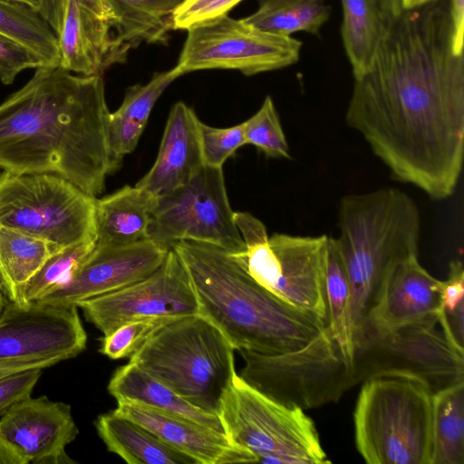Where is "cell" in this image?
Wrapping results in <instances>:
<instances>
[{
  "label": "cell",
  "instance_id": "obj_32",
  "mask_svg": "<svg viewBox=\"0 0 464 464\" xmlns=\"http://www.w3.org/2000/svg\"><path fill=\"white\" fill-rule=\"evenodd\" d=\"M328 326L343 355L353 363V343L350 329L351 290L335 238L329 237L325 269Z\"/></svg>",
  "mask_w": 464,
  "mask_h": 464
},
{
  "label": "cell",
  "instance_id": "obj_27",
  "mask_svg": "<svg viewBox=\"0 0 464 464\" xmlns=\"http://www.w3.org/2000/svg\"><path fill=\"white\" fill-rule=\"evenodd\" d=\"M57 250L46 240L0 226V288L7 302L20 304L24 285Z\"/></svg>",
  "mask_w": 464,
  "mask_h": 464
},
{
  "label": "cell",
  "instance_id": "obj_15",
  "mask_svg": "<svg viewBox=\"0 0 464 464\" xmlns=\"http://www.w3.org/2000/svg\"><path fill=\"white\" fill-rule=\"evenodd\" d=\"M86 343L78 306L7 302L0 314V361L62 362L80 354Z\"/></svg>",
  "mask_w": 464,
  "mask_h": 464
},
{
  "label": "cell",
  "instance_id": "obj_7",
  "mask_svg": "<svg viewBox=\"0 0 464 464\" xmlns=\"http://www.w3.org/2000/svg\"><path fill=\"white\" fill-rule=\"evenodd\" d=\"M217 415L224 434L265 464L330 463L313 420L260 392L236 372Z\"/></svg>",
  "mask_w": 464,
  "mask_h": 464
},
{
  "label": "cell",
  "instance_id": "obj_9",
  "mask_svg": "<svg viewBox=\"0 0 464 464\" xmlns=\"http://www.w3.org/2000/svg\"><path fill=\"white\" fill-rule=\"evenodd\" d=\"M239 376L272 400L309 410L338 401L356 385L353 366L325 326L302 348L278 353L238 351Z\"/></svg>",
  "mask_w": 464,
  "mask_h": 464
},
{
  "label": "cell",
  "instance_id": "obj_43",
  "mask_svg": "<svg viewBox=\"0 0 464 464\" xmlns=\"http://www.w3.org/2000/svg\"><path fill=\"white\" fill-rule=\"evenodd\" d=\"M60 362L58 359L0 361V379L29 369H45Z\"/></svg>",
  "mask_w": 464,
  "mask_h": 464
},
{
  "label": "cell",
  "instance_id": "obj_26",
  "mask_svg": "<svg viewBox=\"0 0 464 464\" xmlns=\"http://www.w3.org/2000/svg\"><path fill=\"white\" fill-rule=\"evenodd\" d=\"M184 0H106L118 39L130 48L141 43L166 44L173 13Z\"/></svg>",
  "mask_w": 464,
  "mask_h": 464
},
{
  "label": "cell",
  "instance_id": "obj_1",
  "mask_svg": "<svg viewBox=\"0 0 464 464\" xmlns=\"http://www.w3.org/2000/svg\"><path fill=\"white\" fill-rule=\"evenodd\" d=\"M345 121L392 179L450 198L464 159V55L453 50L450 0L385 19L369 69L355 77Z\"/></svg>",
  "mask_w": 464,
  "mask_h": 464
},
{
  "label": "cell",
  "instance_id": "obj_42",
  "mask_svg": "<svg viewBox=\"0 0 464 464\" xmlns=\"http://www.w3.org/2000/svg\"><path fill=\"white\" fill-rule=\"evenodd\" d=\"M453 25V50L461 54L464 51V0H450Z\"/></svg>",
  "mask_w": 464,
  "mask_h": 464
},
{
  "label": "cell",
  "instance_id": "obj_11",
  "mask_svg": "<svg viewBox=\"0 0 464 464\" xmlns=\"http://www.w3.org/2000/svg\"><path fill=\"white\" fill-rule=\"evenodd\" d=\"M356 383L380 374L422 382L432 394L464 382L463 350L443 333L438 318L391 330H364L353 342Z\"/></svg>",
  "mask_w": 464,
  "mask_h": 464
},
{
  "label": "cell",
  "instance_id": "obj_10",
  "mask_svg": "<svg viewBox=\"0 0 464 464\" xmlns=\"http://www.w3.org/2000/svg\"><path fill=\"white\" fill-rule=\"evenodd\" d=\"M96 198L44 173L0 171V226L63 248L96 241Z\"/></svg>",
  "mask_w": 464,
  "mask_h": 464
},
{
  "label": "cell",
  "instance_id": "obj_31",
  "mask_svg": "<svg viewBox=\"0 0 464 464\" xmlns=\"http://www.w3.org/2000/svg\"><path fill=\"white\" fill-rule=\"evenodd\" d=\"M0 33L39 55L47 67L59 66L57 34L29 6L9 0H0Z\"/></svg>",
  "mask_w": 464,
  "mask_h": 464
},
{
  "label": "cell",
  "instance_id": "obj_40",
  "mask_svg": "<svg viewBox=\"0 0 464 464\" xmlns=\"http://www.w3.org/2000/svg\"><path fill=\"white\" fill-rule=\"evenodd\" d=\"M464 303V269L460 260L450 263L447 280L442 281L441 307L445 313L454 311Z\"/></svg>",
  "mask_w": 464,
  "mask_h": 464
},
{
  "label": "cell",
  "instance_id": "obj_37",
  "mask_svg": "<svg viewBox=\"0 0 464 464\" xmlns=\"http://www.w3.org/2000/svg\"><path fill=\"white\" fill-rule=\"evenodd\" d=\"M242 0H184L173 13V30H188L228 14Z\"/></svg>",
  "mask_w": 464,
  "mask_h": 464
},
{
  "label": "cell",
  "instance_id": "obj_36",
  "mask_svg": "<svg viewBox=\"0 0 464 464\" xmlns=\"http://www.w3.org/2000/svg\"><path fill=\"white\" fill-rule=\"evenodd\" d=\"M199 135L204 162L213 167H222L246 144L243 122L228 128H215L200 121Z\"/></svg>",
  "mask_w": 464,
  "mask_h": 464
},
{
  "label": "cell",
  "instance_id": "obj_20",
  "mask_svg": "<svg viewBox=\"0 0 464 464\" xmlns=\"http://www.w3.org/2000/svg\"><path fill=\"white\" fill-rule=\"evenodd\" d=\"M113 411L150 430L196 464L256 463L250 452L233 444L223 432L191 420L126 401H117Z\"/></svg>",
  "mask_w": 464,
  "mask_h": 464
},
{
  "label": "cell",
  "instance_id": "obj_22",
  "mask_svg": "<svg viewBox=\"0 0 464 464\" xmlns=\"http://www.w3.org/2000/svg\"><path fill=\"white\" fill-rule=\"evenodd\" d=\"M157 197L137 187L124 186L95 200L97 246L133 244L148 237Z\"/></svg>",
  "mask_w": 464,
  "mask_h": 464
},
{
  "label": "cell",
  "instance_id": "obj_34",
  "mask_svg": "<svg viewBox=\"0 0 464 464\" xmlns=\"http://www.w3.org/2000/svg\"><path fill=\"white\" fill-rule=\"evenodd\" d=\"M246 144H252L269 158L290 159V149L278 112L266 95L259 110L243 122Z\"/></svg>",
  "mask_w": 464,
  "mask_h": 464
},
{
  "label": "cell",
  "instance_id": "obj_3",
  "mask_svg": "<svg viewBox=\"0 0 464 464\" xmlns=\"http://www.w3.org/2000/svg\"><path fill=\"white\" fill-rule=\"evenodd\" d=\"M171 248L187 271L198 314L237 351L270 354L296 350L328 325L272 294L227 251L192 241L177 242Z\"/></svg>",
  "mask_w": 464,
  "mask_h": 464
},
{
  "label": "cell",
  "instance_id": "obj_23",
  "mask_svg": "<svg viewBox=\"0 0 464 464\" xmlns=\"http://www.w3.org/2000/svg\"><path fill=\"white\" fill-rule=\"evenodd\" d=\"M107 389L116 401H131L154 408L224 433L217 414L196 407L131 362L116 369Z\"/></svg>",
  "mask_w": 464,
  "mask_h": 464
},
{
  "label": "cell",
  "instance_id": "obj_41",
  "mask_svg": "<svg viewBox=\"0 0 464 464\" xmlns=\"http://www.w3.org/2000/svg\"><path fill=\"white\" fill-rule=\"evenodd\" d=\"M66 0H40L38 14L58 35L63 25Z\"/></svg>",
  "mask_w": 464,
  "mask_h": 464
},
{
  "label": "cell",
  "instance_id": "obj_14",
  "mask_svg": "<svg viewBox=\"0 0 464 464\" xmlns=\"http://www.w3.org/2000/svg\"><path fill=\"white\" fill-rule=\"evenodd\" d=\"M77 306L103 335L137 319H176L198 314L187 271L172 248L150 276L116 291L83 300Z\"/></svg>",
  "mask_w": 464,
  "mask_h": 464
},
{
  "label": "cell",
  "instance_id": "obj_24",
  "mask_svg": "<svg viewBox=\"0 0 464 464\" xmlns=\"http://www.w3.org/2000/svg\"><path fill=\"white\" fill-rule=\"evenodd\" d=\"M181 75L183 72L177 65L171 70L155 72L146 84L129 87L121 106L110 112L109 144L118 168L122 158L136 148L157 100Z\"/></svg>",
  "mask_w": 464,
  "mask_h": 464
},
{
  "label": "cell",
  "instance_id": "obj_5",
  "mask_svg": "<svg viewBox=\"0 0 464 464\" xmlns=\"http://www.w3.org/2000/svg\"><path fill=\"white\" fill-rule=\"evenodd\" d=\"M353 414L355 444L369 464H430L432 393L420 381L380 374L362 382Z\"/></svg>",
  "mask_w": 464,
  "mask_h": 464
},
{
  "label": "cell",
  "instance_id": "obj_48",
  "mask_svg": "<svg viewBox=\"0 0 464 464\" xmlns=\"http://www.w3.org/2000/svg\"><path fill=\"white\" fill-rule=\"evenodd\" d=\"M6 304V299L5 298L2 290L0 288V314L2 310L4 309L5 305Z\"/></svg>",
  "mask_w": 464,
  "mask_h": 464
},
{
  "label": "cell",
  "instance_id": "obj_45",
  "mask_svg": "<svg viewBox=\"0 0 464 464\" xmlns=\"http://www.w3.org/2000/svg\"><path fill=\"white\" fill-rule=\"evenodd\" d=\"M384 19L397 16L403 11L402 0H377Z\"/></svg>",
  "mask_w": 464,
  "mask_h": 464
},
{
  "label": "cell",
  "instance_id": "obj_35",
  "mask_svg": "<svg viewBox=\"0 0 464 464\" xmlns=\"http://www.w3.org/2000/svg\"><path fill=\"white\" fill-rule=\"evenodd\" d=\"M171 320L174 319L150 317L125 323L103 335L99 352L114 360L130 358L155 331Z\"/></svg>",
  "mask_w": 464,
  "mask_h": 464
},
{
  "label": "cell",
  "instance_id": "obj_16",
  "mask_svg": "<svg viewBox=\"0 0 464 464\" xmlns=\"http://www.w3.org/2000/svg\"><path fill=\"white\" fill-rule=\"evenodd\" d=\"M170 248L144 239L118 246H97L59 285L35 301L55 306H77L83 300L108 294L153 273Z\"/></svg>",
  "mask_w": 464,
  "mask_h": 464
},
{
  "label": "cell",
  "instance_id": "obj_8",
  "mask_svg": "<svg viewBox=\"0 0 464 464\" xmlns=\"http://www.w3.org/2000/svg\"><path fill=\"white\" fill-rule=\"evenodd\" d=\"M245 242L231 253L248 274L272 294L327 323L325 269L329 236L268 237L265 225L246 212H235Z\"/></svg>",
  "mask_w": 464,
  "mask_h": 464
},
{
  "label": "cell",
  "instance_id": "obj_21",
  "mask_svg": "<svg viewBox=\"0 0 464 464\" xmlns=\"http://www.w3.org/2000/svg\"><path fill=\"white\" fill-rule=\"evenodd\" d=\"M195 111L183 102L169 114L157 159L135 186L159 198L186 184L205 165Z\"/></svg>",
  "mask_w": 464,
  "mask_h": 464
},
{
  "label": "cell",
  "instance_id": "obj_30",
  "mask_svg": "<svg viewBox=\"0 0 464 464\" xmlns=\"http://www.w3.org/2000/svg\"><path fill=\"white\" fill-rule=\"evenodd\" d=\"M430 464H464V382L432 395Z\"/></svg>",
  "mask_w": 464,
  "mask_h": 464
},
{
  "label": "cell",
  "instance_id": "obj_13",
  "mask_svg": "<svg viewBox=\"0 0 464 464\" xmlns=\"http://www.w3.org/2000/svg\"><path fill=\"white\" fill-rule=\"evenodd\" d=\"M302 45L296 38L274 34L226 14L187 30L177 66L183 74L231 69L250 76L295 64Z\"/></svg>",
  "mask_w": 464,
  "mask_h": 464
},
{
  "label": "cell",
  "instance_id": "obj_2",
  "mask_svg": "<svg viewBox=\"0 0 464 464\" xmlns=\"http://www.w3.org/2000/svg\"><path fill=\"white\" fill-rule=\"evenodd\" d=\"M102 75L37 68L0 104V169L60 177L96 198L118 169Z\"/></svg>",
  "mask_w": 464,
  "mask_h": 464
},
{
  "label": "cell",
  "instance_id": "obj_19",
  "mask_svg": "<svg viewBox=\"0 0 464 464\" xmlns=\"http://www.w3.org/2000/svg\"><path fill=\"white\" fill-rule=\"evenodd\" d=\"M441 286L442 281L420 265L418 255L397 262L384 276L362 332L391 330L438 318L442 308Z\"/></svg>",
  "mask_w": 464,
  "mask_h": 464
},
{
  "label": "cell",
  "instance_id": "obj_33",
  "mask_svg": "<svg viewBox=\"0 0 464 464\" xmlns=\"http://www.w3.org/2000/svg\"><path fill=\"white\" fill-rule=\"evenodd\" d=\"M96 241L83 242L55 251L24 285L20 304L39 300L62 284L71 272L92 252Z\"/></svg>",
  "mask_w": 464,
  "mask_h": 464
},
{
  "label": "cell",
  "instance_id": "obj_39",
  "mask_svg": "<svg viewBox=\"0 0 464 464\" xmlns=\"http://www.w3.org/2000/svg\"><path fill=\"white\" fill-rule=\"evenodd\" d=\"M43 370L29 369L0 379V418L13 405L31 397Z\"/></svg>",
  "mask_w": 464,
  "mask_h": 464
},
{
  "label": "cell",
  "instance_id": "obj_17",
  "mask_svg": "<svg viewBox=\"0 0 464 464\" xmlns=\"http://www.w3.org/2000/svg\"><path fill=\"white\" fill-rule=\"evenodd\" d=\"M59 66L81 75H102L124 63L130 47L115 33L114 17L106 0H66L57 35Z\"/></svg>",
  "mask_w": 464,
  "mask_h": 464
},
{
  "label": "cell",
  "instance_id": "obj_46",
  "mask_svg": "<svg viewBox=\"0 0 464 464\" xmlns=\"http://www.w3.org/2000/svg\"><path fill=\"white\" fill-rule=\"evenodd\" d=\"M435 0H402L403 9H411L429 4Z\"/></svg>",
  "mask_w": 464,
  "mask_h": 464
},
{
  "label": "cell",
  "instance_id": "obj_25",
  "mask_svg": "<svg viewBox=\"0 0 464 464\" xmlns=\"http://www.w3.org/2000/svg\"><path fill=\"white\" fill-rule=\"evenodd\" d=\"M94 425L107 450L129 464H196L150 430L113 411L99 415Z\"/></svg>",
  "mask_w": 464,
  "mask_h": 464
},
{
  "label": "cell",
  "instance_id": "obj_6",
  "mask_svg": "<svg viewBox=\"0 0 464 464\" xmlns=\"http://www.w3.org/2000/svg\"><path fill=\"white\" fill-rule=\"evenodd\" d=\"M235 349L198 314L169 321L130 357L198 408L217 414L236 372Z\"/></svg>",
  "mask_w": 464,
  "mask_h": 464
},
{
  "label": "cell",
  "instance_id": "obj_44",
  "mask_svg": "<svg viewBox=\"0 0 464 464\" xmlns=\"http://www.w3.org/2000/svg\"><path fill=\"white\" fill-rule=\"evenodd\" d=\"M0 464H27L22 455L1 436Z\"/></svg>",
  "mask_w": 464,
  "mask_h": 464
},
{
  "label": "cell",
  "instance_id": "obj_4",
  "mask_svg": "<svg viewBox=\"0 0 464 464\" xmlns=\"http://www.w3.org/2000/svg\"><path fill=\"white\" fill-rule=\"evenodd\" d=\"M420 213L414 199L397 188L348 194L338 208L335 238L351 290L353 343L388 271L419 254Z\"/></svg>",
  "mask_w": 464,
  "mask_h": 464
},
{
  "label": "cell",
  "instance_id": "obj_12",
  "mask_svg": "<svg viewBox=\"0 0 464 464\" xmlns=\"http://www.w3.org/2000/svg\"><path fill=\"white\" fill-rule=\"evenodd\" d=\"M234 216L222 167L205 164L186 184L157 198L148 237L169 248L192 241L242 252L246 246Z\"/></svg>",
  "mask_w": 464,
  "mask_h": 464
},
{
  "label": "cell",
  "instance_id": "obj_29",
  "mask_svg": "<svg viewBox=\"0 0 464 464\" xmlns=\"http://www.w3.org/2000/svg\"><path fill=\"white\" fill-rule=\"evenodd\" d=\"M258 8L243 18L260 30L283 36L296 32L318 34L331 15L325 0H257Z\"/></svg>",
  "mask_w": 464,
  "mask_h": 464
},
{
  "label": "cell",
  "instance_id": "obj_18",
  "mask_svg": "<svg viewBox=\"0 0 464 464\" xmlns=\"http://www.w3.org/2000/svg\"><path fill=\"white\" fill-rule=\"evenodd\" d=\"M71 406L46 396L29 397L0 419V436L33 464H72L66 447L78 435Z\"/></svg>",
  "mask_w": 464,
  "mask_h": 464
},
{
  "label": "cell",
  "instance_id": "obj_38",
  "mask_svg": "<svg viewBox=\"0 0 464 464\" xmlns=\"http://www.w3.org/2000/svg\"><path fill=\"white\" fill-rule=\"evenodd\" d=\"M47 67L44 60L24 45L0 33V81L11 84L26 69Z\"/></svg>",
  "mask_w": 464,
  "mask_h": 464
},
{
  "label": "cell",
  "instance_id": "obj_28",
  "mask_svg": "<svg viewBox=\"0 0 464 464\" xmlns=\"http://www.w3.org/2000/svg\"><path fill=\"white\" fill-rule=\"evenodd\" d=\"M341 35L353 78L371 66L385 28L377 0H341Z\"/></svg>",
  "mask_w": 464,
  "mask_h": 464
},
{
  "label": "cell",
  "instance_id": "obj_47",
  "mask_svg": "<svg viewBox=\"0 0 464 464\" xmlns=\"http://www.w3.org/2000/svg\"><path fill=\"white\" fill-rule=\"evenodd\" d=\"M9 1L16 2L19 4H23L24 5H27L38 13V9L40 6V0H9Z\"/></svg>",
  "mask_w": 464,
  "mask_h": 464
}]
</instances>
